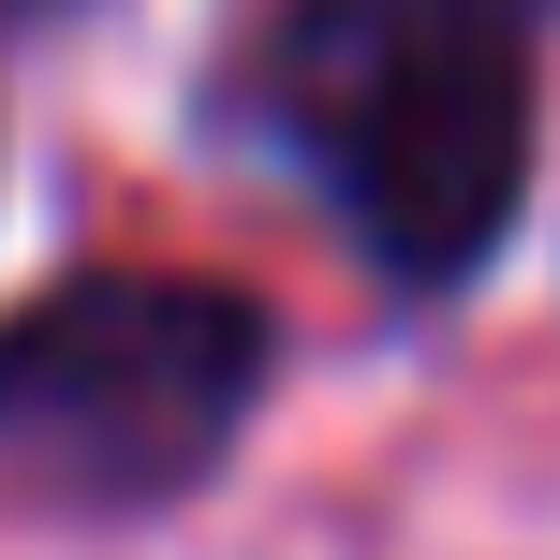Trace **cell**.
<instances>
[{
	"label": "cell",
	"instance_id": "obj_1",
	"mask_svg": "<svg viewBox=\"0 0 560 560\" xmlns=\"http://www.w3.org/2000/svg\"><path fill=\"white\" fill-rule=\"evenodd\" d=\"M266 104L384 280L443 295L516 236V192H532L516 0H295Z\"/></svg>",
	"mask_w": 560,
	"mask_h": 560
},
{
	"label": "cell",
	"instance_id": "obj_2",
	"mask_svg": "<svg viewBox=\"0 0 560 560\" xmlns=\"http://www.w3.org/2000/svg\"><path fill=\"white\" fill-rule=\"evenodd\" d=\"M266 398V310L236 280L104 266L0 310V472L59 502H177Z\"/></svg>",
	"mask_w": 560,
	"mask_h": 560
},
{
	"label": "cell",
	"instance_id": "obj_3",
	"mask_svg": "<svg viewBox=\"0 0 560 560\" xmlns=\"http://www.w3.org/2000/svg\"><path fill=\"white\" fill-rule=\"evenodd\" d=\"M0 15H45V0H0Z\"/></svg>",
	"mask_w": 560,
	"mask_h": 560
}]
</instances>
